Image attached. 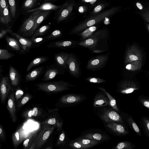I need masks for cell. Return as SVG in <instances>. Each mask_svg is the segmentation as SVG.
<instances>
[{
	"label": "cell",
	"instance_id": "1",
	"mask_svg": "<svg viewBox=\"0 0 149 149\" xmlns=\"http://www.w3.org/2000/svg\"><path fill=\"white\" fill-rule=\"evenodd\" d=\"M109 35L106 32L99 31L78 43L77 45L88 49L92 53L107 52L109 50Z\"/></svg>",
	"mask_w": 149,
	"mask_h": 149
},
{
	"label": "cell",
	"instance_id": "2",
	"mask_svg": "<svg viewBox=\"0 0 149 149\" xmlns=\"http://www.w3.org/2000/svg\"><path fill=\"white\" fill-rule=\"evenodd\" d=\"M96 114L102 122L113 121L125 123L120 113L118 112L108 105L93 108Z\"/></svg>",
	"mask_w": 149,
	"mask_h": 149
},
{
	"label": "cell",
	"instance_id": "3",
	"mask_svg": "<svg viewBox=\"0 0 149 149\" xmlns=\"http://www.w3.org/2000/svg\"><path fill=\"white\" fill-rule=\"evenodd\" d=\"M36 86L40 90L50 93H59L70 90L77 86L63 80L49 82H42Z\"/></svg>",
	"mask_w": 149,
	"mask_h": 149
},
{
	"label": "cell",
	"instance_id": "4",
	"mask_svg": "<svg viewBox=\"0 0 149 149\" xmlns=\"http://www.w3.org/2000/svg\"><path fill=\"white\" fill-rule=\"evenodd\" d=\"M80 136L85 139L102 142H107L111 139V137L106 131L99 129H89L81 132Z\"/></svg>",
	"mask_w": 149,
	"mask_h": 149
},
{
	"label": "cell",
	"instance_id": "5",
	"mask_svg": "<svg viewBox=\"0 0 149 149\" xmlns=\"http://www.w3.org/2000/svg\"><path fill=\"white\" fill-rule=\"evenodd\" d=\"M41 10L32 12L29 17L22 23L19 29V32L25 36H31L35 24V20Z\"/></svg>",
	"mask_w": 149,
	"mask_h": 149
},
{
	"label": "cell",
	"instance_id": "6",
	"mask_svg": "<svg viewBox=\"0 0 149 149\" xmlns=\"http://www.w3.org/2000/svg\"><path fill=\"white\" fill-rule=\"evenodd\" d=\"M102 122L106 130L113 135L122 136L126 135L129 133L125 123L113 121Z\"/></svg>",
	"mask_w": 149,
	"mask_h": 149
},
{
	"label": "cell",
	"instance_id": "7",
	"mask_svg": "<svg viewBox=\"0 0 149 149\" xmlns=\"http://www.w3.org/2000/svg\"><path fill=\"white\" fill-rule=\"evenodd\" d=\"M87 98L84 94L70 93L63 95L60 99L59 102L65 107H72L80 104Z\"/></svg>",
	"mask_w": 149,
	"mask_h": 149
},
{
	"label": "cell",
	"instance_id": "8",
	"mask_svg": "<svg viewBox=\"0 0 149 149\" xmlns=\"http://www.w3.org/2000/svg\"><path fill=\"white\" fill-rule=\"evenodd\" d=\"M108 53L95 56L91 58L86 65V69L89 70L95 71L103 68L109 60Z\"/></svg>",
	"mask_w": 149,
	"mask_h": 149
},
{
	"label": "cell",
	"instance_id": "9",
	"mask_svg": "<svg viewBox=\"0 0 149 149\" xmlns=\"http://www.w3.org/2000/svg\"><path fill=\"white\" fill-rule=\"evenodd\" d=\"M67 65L71 74L75 78H79L81 75V69L75 56L72 53L69 54Z\"/></svg>",
	"mask_w": 149,
	"mask_h": 149
},
{
	"label": "cell",
	"instance_id": "10",
	"mask_svg": "<svg viewBox=\"0 0 149 149\" xmlns=\"http://www.w3.org/2000/svg\"><path fill=\"white\" fill-rule=\"evenodd\" d=\"M139 87L134 82L123 81L120 82L117 86L116 91L123 94H128L139 90Z\"/></svg>",
	"mask_w": 149,
	"mask_h": 149
},
{
	"label": "cell",
	"instance_id": "11",
	"mask_svg": "<svg viewBox=\"0 0 149 149\" xmlns=\"http://www.w3.org/2000/svg\"><path fill=\"white\" fill-rule=\"evenodd\" d=\"M120 113L125 122L130 129L136 134L142 137V135L141 130L134 120L132 116L131 115L123 112H120Z\"/></svg>",
	"mask_w": 149,
	"mask_h": 149
},
{
	"label": "cell",
	"instance_id": "12",
	"mask_svg": "<svg viewBox=\"0 0 149 149\" xmlns=\"http://www.w3.org/2000/svg\"><path fill=\"white\" fill-rule=\"evenodd\" d=\"M11 89V86L8 77H3L0 84V99L2 103L5 102Z\"/></svg>",
	"mask_w": 149,
	"mask_h": 149
},
{
	"label": "cell",
	"instance_id": "13",
	"mask_svg": "<svg viewBox=\"0 0 149 149\" xmlns=\"http://www.w3.org/2000/svg\"><path fill=\"white\" fill-rule=\"evenodd\" d=\"M109 100L106 93L101 90L95 95L93 99V108L105 106L108 105Z\"/></svg>",
	"mask_w": 149,
	"mask_h": 149
},
{
	"label": "cell",
	"instance_id": "14",
	"mask_svg": "<svg viewBox=\"0 0 149 149\" xmlns=\"http://www.w3.org/2000/svg\"><path fill=\"white\" fill-rule=\"evenodd\" d=\"M7 108L9 112L12 120L15 122L17 120V115L15 107V96L14 93L10 94L8 98Z\"/></svg>",
	"mask_w": 149,
	"mask_h": 149
},
{
	"label": "cell",
	"instance_id": "15",
	"mask_svg": "<svg viewBox=\"0 0 149 149\" xmlns=\"http://www.w3.org/2000/svg\"><path fill=\"white\" fill-rule=\"evenodd\" d=\"M8 5L12 19L16 20L19 15V8L17 0H8Z\"/></svg>",
	"mask_w": 149,
	"mask_h": 149
},
{
	"label": "cell",
	"instance_id": "16",
	"mask_svg": "<svg viewBox=\"0 0 149 149\" xmlns=\"http://www.w3.org/2000/svg\"><path fill=\"white\" fill-rule=\"evenodd\" d=\"M10 34L17 40L23 50L26 51L31 47L33 45L32 40L24 38L14 32H12Z\"/></svg>",
	"mask_w": 149,
	"mask_h": 149
},
{
	"label": "cell",
	"instance_id": "17",
	"mask_svg": "<svg viewBox=\"0 0 149 149\" xmlns=\"http://www.w3.org/2000/svg\"><path fill=\"white\" fill-rule=\"evenodd\" d=\"M51 10H41L36 18L33 28L32 35L33 34L36 29L50 15Z\"/></svg>",
	"mask_w": 149,
	"mask_h": 149
},
{
	"label": "cell",
	"instance_id": "18",
	"mask_svg": "<svg viewBox=\"0 0 149 149\" xmlns=\"http://www.w3.org/2000/svg\"><path fill=\"white\" fill-rule=\"evenodd\" d=\"M60 7V6H58L49 2H46L39 7L28 11L27 13H31L38 10H55L59 8Z\"/></svg>",
	"mask_w": 149,
	"mask_h": 149
},
{
	"label": "cell",
	"instance_id": "19",
	"mask_svg": "<svg viewBox=\"0 0 149 149\" xmlns=\"http://www.w3.org/2000/svg\"><path fill=\"white\" fill-rule=\"evenodd\" d=\"M12 19L8 6L3 10H0V21L1 23L5 25H8Z\"/></svg>",
	"mask_w": 149,
	"mask_h": 149
},
{
	"label": "cell",
	"instance_id": "20",
	"mask_svg": "<svg viewBox=\"0 0 149 149\" xmlns=\"http://www.w3.org/2000/svg\"><path fill=\"white\" fill-rule=\"evenodd\" d=\"M41 1V0H24L21 6L22 12L27 13L28 11L34 8Z\"/></svg>",
	"mask_w": 149,
	"mask_h": 149
},
{
	"label": "cell",
	"instance_id": "21",
	"mask_svg": "<svg viewBox=\"0 0 149 149\" xmlns=\"http://www.w3.org/2000/svg\"><path fill=\"white\" fill-rule=\"evenodd\" d=\"M69 54L67 53L61 52L55 55V58L57 63L59 65L67 68V60Z\"/></svg>",
	"mask_w": 149,
	"mask_h": 149
},
{
	"label": "cell",
	"instance_id": "22",
	"mask_svg": "<svg viewBox=\"0 0 149 149\" xmlns=\"http://www.w3.org/2000/svg\"><path fill=\"white\" fill-rule=\"evenodd\" d=\"M75 139L83 145L87 149L92 148L102 143L98 141L85 139L80 136Z\"/></svg>",
	"mask_w": 149,
	"mask_h": 149
},
{
	"label": "cell",
	"instance_id": "23",
	"mask_svg": "<svg viewBox=\"0 0 149 149\" xmlns=\"http://www.w3.org/2000/svg\"><path fill=\"white\" fill-rule=\"evenodd\" d=\"M9 74L12 84L14 86H17L19 82L20 77L17 71L12 66L9 68Z\"/></svg>",
	"mask_w": 149,
	"mask_h": 149
},
{
	"label": "cell",
	"instance_id": "24",
	"mask_svg": "<svg viewBox=\"0 0 149 149\" xmlns=\"http://www.w3.org/2000/svg\"><path fill=\"white\" fill-rule=\"evenodd\" d=\"M77 42L72 40H61L52 43V47L58 48H69L75 45Z\"/></svg>",
	"mask_w": 149,
	"mask_h": 149
},
{
	"label": "cell",
	"instance_id": "25",
	"mask_svg": "<svg viewBox=\"0 0 149 149\" xmlns=\"http://www.w3.org/2000/svg\"><path fill=\"white\" fill-rule=\"evenodd\" d=\"M97 87L100 90L103 91L108 96L109 100L108 105L118 112L120 113L121 111L118 108L115 98L112 96L109 92L107 91L105 88L98 86H97Z\"/></svg>",
	"mask_w": 149,
	"mask_h": 149
},
{
	"label": "cell",
	"instance_id": "26",
	"mask_svg": "<svg viewBox=\"0 0 149 149\" xmlns=\"http://www.w3.org/2000/svg\"><path fill=\"white\" fill-rule=\"evenodd\" d=\"M140 123L144 133L149 139V118L145 116L142 117Z\"/></svg>",
	"mask_w": 149,
	"mask_h": 149
},
{
	"label": "cell",
	"instance_id": "27",
	"mask_svg": "<svg viewBox=\"0 0 149 149\" xmlns=\"http://www.w3.org/2000/svg\"><path fill=\"white\" fill-rule=\"evenodd\" d=\"M135 147V146L131 142L125 141L118 143L111 149H133Z\"/></svg>",
	"mask_w": 149,
	"mask_h": 149
},
{
	"label": "cell",
	"instance_id": "28",
	"mask_svg": "<svg viewBox=\"0 0 149 149\" xmlns=\"http://www.w3.org/2000/svg\"><path fill=\"white\" fill-rule=\"evenodd\" d=\"M42 69V68H39L29 72L26 77L25 81H29L35 79L40 74Z\"/></svg>",
	"mask_w": 149,
	"mask_h": 149
},
{
	"label": "cell",
	"instance_id": "29",
	"mask_svg": "<svg viewBox=\"0 0 149 149\" xmlns=\"http://www.w3.org/2000/svg\"><path fill=\"white\" fill-rule=\"evenodd\" d=\"M59 71L55 68H52L47 70L45 72L42 80L44 81L50 80L59 74Z\"/></svg>",
	"mask_w": 149,
	"mask_h": 149
},
{
	"label": "cell",
	"instance_id": "30",
	"mask_svg": "<svg viewBox=\"0 0 149 149\" xmlns=\"http://www.w3.org/2000/svg\"><path fill=\"white\" fill-rule=\"evenodd\" d=\"M6 39L8 44L11 48L16 51L20 50V44L18 40L8 36L6 37Z\"/></svg>",
	"mask_w": 149,
	"mask_h": 149
},
{
	"label": "cell",
	"instance_id": "31",
	"mask_svg": "<svg viewBox=\"0 0 149 149\" xmlns=\"http://www.w3.org/2000/svg\"><path fill=\"white\" fill-rule=\"evenodd\" d=\"M96 29L95 26H92L87 29L80 34L81 39L84 40L90 37Z\"/></svg>",
	"mask_w": 149,
	"mask_h": 149
},
{
	"label": "cell",
	"instance_id": "32",
	"mask_svg": "<svg viewBox=\"0 0 149 149\" xmlns=\"http://www.w3.org/2000/svg\"><path fill=\"white\" fill-rule=\"evenodd\" d=\"M47 58L45 57H40L36 58L29 64L27 68L26 72L29 71L34 66L42 63L47 60Z\"/></svg>",
	"mask_w": 149,
	"mask_h": 149
},
{
	"label": "cell",
	"instance_id": "33",
	"mask_svg": "<svg viewBox=\"0 0 149 149\" xmlns=\"http://www.w3.org/2000/svg\"><path fill=\"white\" fill-rule=\"evenodd\" d=\"M49 25H43L35 31L31 38V39L35 38L44 34L50 29Z\"/></svg>",
	"mask_w": 149,
	"mask_h": 149
},
{
	"label": "cell",
	"instance_id": "34",
	"mask_svg": "<svg viewBox=\"0 0 149 149\" xmlns=\"http://www.w3.org/2000/svg\"><path fill=\"white\" fill-rule=\"evenodd\" d=\"M137 101L143 106L149 109V96L140 95L138 97Z\"/></svg>",
	"mask_w": 149,
	"mask_h": 149
},
{
	"label": "cell",
	"instance_id": "35",
	"mask_svg": "<svg viewBox=\"0 0 149 149\" xmlns=\"http://www.w3.org/2000/svg\"><path fill=\"white\" fill-rule=\"evenodd\" d=\"M68 146L72 149H86L87 148L75 139L70 140Z\"/></svg>",
	"mask_w": 149,
	"mask_h": 149
},
{
	"label": "cell",
	"instance_id": "36",
	"mask_svg": "<svg viewBox=\"0 0 149 149\" xmlns=\"http://www.w3.org/2000/svg\"><path fill=\"white\" fill-rule=\"evenodd\" d=\"M21 130H19L16 131L13 136V140L14 146H17L21 142L22 140Z\"/></svg>",
	"mask_w": 149,
	"mask_h": 149
},
{
	"label": "cell",
	"instance_id": "37",
	"mask_svg": "<svg viewBox=\"0 0 149 149\" xmlns=\"http://www.w3.org/2000/svg\"><path fill=\"white\" fill-rule=\"evenodd\" d=\"M13 54L9 52L6 49H0V59L1 60H7L12 57Z\"/></svg>",
	"mask_w": 149,
	"mask_h": 149
},
{
	"label": "cell",
	"instance_id": "38",
	"mask_svg": "<svg viewBox=\"0 0 149 149\" xmlns=\"http://www.w3.org/2000/svg\"><path fill=\"white\" fill-rule=\"evenodd\" d=\"M139 58V56L136 53L128 52L125 58L126 62L136 61Z\"/></svg>",
	"mask_w": 149,
	"mask_h": 149
},
{
	"label": "cell",
	"instance_id": "39",
	"mask_svg": "<svg viewBox=\"0 0 149 149\" xmlns=\"http://www.w3.org/2000/svg\"><path fill=\"white\" fill-rule=\"evenodd\" d=\"M85 79L87 81L92 83L100 84L106 82L104 79L95 77H88L85 78Z\"/></svg>",
	"mask_w": 149,
	"mask_h": 149
},
{
	"label": "cell",
	"instance_id": "40",
	"mask_svg": "<svg viewBox=\"0 0 149 149\" xmlns=\"http://www.w3.org/2000/svg\"><path fill=\"white\" fill-rule=\"evenodd\" d=\"M139 62L136 61L132 63L127 65L126 66V69L131 70H136L139 69L141 67V64H140Z\"/></svg>",
	"mask_w": 149,
	"mask_h": 149
},
{
	"label": "cell",
	"instance_id": "41",
	"mask_svg": "<svg viewBox=\"0 0 149 149\" xmlns=\"http://www.w3.org/2000/svg\"><path fill=\"white\" fill-rule=\"evenodd\" d=\"M62 35L61 31L58 29L53 31L50 34L46 37V39H52L58 38Z\"/></svg>",
	"mask_w": 149,
	"mask_h": 149
},
{
	"label": "cell",
	"instance_id": "42",
	"mask_svg": "<svg viewBox=\"0 0 149 149\" xmlns=\"http://www.w3.org/2000/svg\"><path fill=\"white\" fill-rule=\"evenodd\" d=\"M12 30L10 26H8L1 29L0 32V38H2L7 33H10L12 32Z\"/></svg>",
	"mask_w": 149,
	"mask_h": 149
},
{
	"label": "cell",
	"instance_id": "43",
	"mask_svg": "<svg viewBox=\"0 0 149 149\" xmlns=\"http://www.w3.org/2000/svg\"><path fill=\"white\" fill-rule=\"evenodd\" d=\"M66 135L64 131L63 130L59 135L58 144L59 145H64L66 142Z\"/></svg>",
	"mask_w": 149,
	"mask_h": 149
},
{
	"label": "cell",
	"instance_id": "44",
	"mask_svg": "<svg viewBox=\"0 0 149 149\" xmlns=\"http://www.w3.org/2000/svg\"><path fill=\"white\" fill-rule=\"evenodd\" d=\"M8 0H0V10H3L8 6Z\"/></svg>",
	"mask_w": 149,
	"mask_h": 149
},
{
	"label": "cell",
	"instance_id": "45",
	"mask_svg": "<svg viewBox=\"0 0 149 149\" xmlns=\"http://www.w3.org/2000/svg\"><path fill=\"white\" fill-rule=\"evenodd\" d=\"M52 130V129H51L45 132L42 136V141H45L49 137L51 131Z\"/></svg>",
	"mask_w": 149,
	"mask_h": 149
},
{
	"label": "cell",
	"instance_id": "46",
	"mask_svg": "<svg viewBox=\"0 0 149 149\" xmlns=\"http://www.w3.org/2000/svg\"><path fill=\"white\" fill-rule=\"evenodd\" d=\"M23 94V92L21 90H18L15 93L16 99L17 100L20 98Z\"/></svg>",
	"mask_w": 149,
	"mask_h": 149
},
{
	"label": "cell",
	"instance_id": "47",
	"mask_svg": "<svg viewBox=\"0 0 149 149\" xmlns=\"http://www.w3.org/2000/svg\"><path fill=\"white\" fill-rule=\"evenodd\" d=\"M29 96H26L24 97L22 99L21 102L22 105H24L29 100Z\"/></svg>",
	"mask_w": 149,
	"mask_h": 149
},
{
	"label": "cell",
	"instance_id": "48",
	"mask_svg": "<svg viewBox=\"0 0 149 149\" xmlns=\"http://www.w3.org/2000/svg\"><path fill=\"white\" fill-rule=\"evenodd\" d=\"M43 39V38L37 37L31 39L32 42L35 43H38L42 41Z\"/></svg>",
	"mask_w": 149,
	"mask_h": 149
},
{
	"label": "cell",
	"instance_id": "49",
	"mask_svg": "<svg viewBox=\"0 0 149 149\" xmlns=\"http://www.w3.org/2000/svg\"><path fill=\"white\" fill-rule=\"evenodd\" d=\"M56 123V120L55 118H52L49 119L47 121V123L50 125H54Z\"/></svg>",
	"mask_w": 149,
	"mask_h": 149
},
{
	"label": "cell",
	"instance_id": "50",
	"mask_svg": "<svg viewBox=\"0 0 149 149\" xmlns=\"http://www.w3.org/2000/svg\"><path fill=\"white\" fill-rule=\"evenodd\" d=\"M95 23V20L93 19L88 21L86 23L87 26H91L94 25Z\"/></svg>",
	"mask_w": 149,
	"mask_h": 149
},
{
	"label": "cell",
	"instance_id": "51",
	"mask_svg": "<svg viewBox=\"0 0 149 149\" xmlns=\"http://www.w3.org/2000/svg\"><path fill=\"white\" fill-rule=\"evenodd\" d=\"M38 113V109L36 107H34L32 110L33 116H36Z\"/></svg>",
	"mask_w": 149,
	"mask_h": 149
},
{
	"label": "cell",
	"instance_id": "52",
	"mask_svg": "<svg viewBox=\"0 0 149 149\" xmlns=\"http://www.w3.org/2000/svg\"><path fill=\"white\" fill-rule=\"evenodd\" d=\"M30 140V139L29 138H28L24 141L23 145L25 147H26L28 146Z\"/></svg>",
	"mask_w": 149,
	"mask_h": 149
},
{
	"label": "cell",
	"instance_id": "53",
	"mask_svg": "<svg viewBox=\"0 0 149 149\" xmlns=\"http://www.w3.org/2000/svg\"><path fill=\"white\" fill-rule=\"evenodd\" d=\"M3 130V129L2 128L1 126L0 127V136L1 138L2 139L4 138V134Z\"/></svg>",
	"mask_w": 149,
	"mask_h": 149
},
{
	"label": "cell",
	"instance_id": "54",
	"mask_svg": "<svg viewBox=\"0 0 149 149\" xmlns=\"http://www.w3.org/2000/svg\"><path fill=\"white\" fill-rule=\"evenodd\" d=\"M102 8V7L100 5H98L95 7L94 9V11L96 12H99Z\"/></svg>",
	"mask_w": 149,
	"mask_h": 149
},
{
	"label": "cell",
	"instance_id": "55",
	"mask_svg": "<svg viewBox=\"0 0 149 149\" xmlns=\"http://www.w3.org/2000/svg\"><path fill=\"white\" fill-rule=\"evenodd\" d=\"M137 7L140 10H142L143 7L142 5L139 2H137L136 3Z\"/></svg>",
	"mask_w": 149,
	"mask_h": 149
},
{
	"label": "cell",
	"instance_id": "56",
	"mask_svg": "<svg viewBox=\"0 0 149 149\" xmlns=\"http://www.w3.org/2000/svg\"><path fill=\"white\" fill-rule=\"evenodd\" d=\"M86 2H90L91 4H93L94 3L96 0H84Z\"/></svg>",
	"mask_w": 149,
	"mask_h": 149
},
{
	"label": "cell",
	"instance_id": "57",
	"mask_svg": "<svg viewBox=\"0 0 149 149\" xmlns=\"http://www.w3.org/2000/svg\"><path fill=\"white\" fill-rule=\"evenodd\" d=\"M28 116L29 117H31L33 116L32 110H31L29 112Z\"/></svg>",
	"mask_w": 149,
	"mask_h": 149
},
{
	"label": "cell",
	"instance_id": "58",
	"mask_svg": "<svg viewBox=\"0 0 149 149\" xmlns=\"http://www.w3.org/2000/svg\"><path fill=\"white\" fill-rule=\"evenodd\" d=\"M79 11L80 13H82L84 12V9L82 6H80L79 8Z\"/></svg>",
	"mask_w": 149,
	"mask_h": 149
},
{
	"label": "cell",
	"instance_id": "59",
	"mask_svg": "<svg viewBox=\"0 0 149 149\" xmlns=\"http://www.w3.org/2000/svg\"><path fill=\"white\" fill-rule=\"evenodd\" d=\"M147 27H148V29L149 31V24H148V25H147Z\"/></svg>",
	"mask_w": 149,
	"mask_h": 149
}]
</instances>
